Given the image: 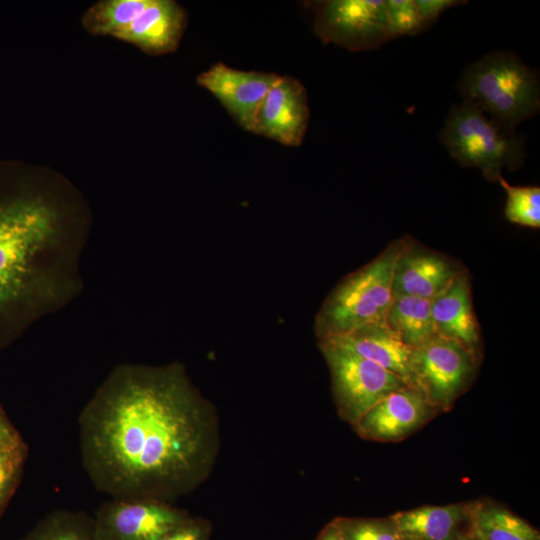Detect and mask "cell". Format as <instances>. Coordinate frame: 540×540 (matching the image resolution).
<instances>
[{"label":"cell","mask_w":540,"mask_h":540,"mask_svg":"<svg viewBox=\"0 0 540 540\" xmlns=\"http://www.w3.org/2000/svg\"><path fill=\"white\" fill-rule=\"evenodd\" d=\"M78 423L84 470L112 498L170 503L205 481L217 455L214 409L178 362L115 366Z\"/></svg>","instance_id":"1"},{"label":"cell","mask_w":540,"mask_h":540,"mask_svg":"<svg viewBox=\"0 0 540 540\" xmlns=\"http://www.w3.org/2000/svg\"><path fill=\"white\" fill-rule=\"evenodd\" d=\"M92 212L45 166L0 164V349L77 298Z\"/></svg>","instance_id":"2"},{"label":"cell","mask_w":540,"mask_h":540,"mask_svg":"<svg viewBox=\"0 0 540 540\" xmlns=\"http://www.w3.org/2000/svg\"><path fill=\"white\" fill-rule=\"evenodd\" d=\"M408 239L393 241L379 256L346 276L327 296L314 324L318 340L385 324L393 300L396 262Z\"/></svg>","instance_id":"3"},{"label":"cell","mask_w":540,"mask_h":540,"mask_svg":"<svg viewBox=\"0 0 540 540\" xmlns=\"http://www.w3.org/2000/svg\"><path fill=\"white\" fill-rule=\"evenodd\" d=\"M457 89L507 132L540 110L538 76L512 52L494 51L466 67Z\"/></svg>","instance_id":"4"},{"label":"cell","mask_w":540,"mask_h":540,"mask_svg":"<svg viewBox=\"0 0 540 540\" xmlns=\"http://www.w3.org/2000/svg\"><path fill=\"white\" fill-rule=\"evenodd\" d=\"M440 139L453 159L480 169L489 181H497L503 168L519 169L527 156L520 135L504 131L467 100L451 108Z\"/></svg>","instance_id":"5"},{"label":"cell","mask_w":540,"mask_h":540,"mask_svg":"<svg viewBox=\"0 0 540 540\" xmlns=\"http://www.w3.org/2000/svg\"><path fill=\"white\" fill-rule=\"evenodd\" d=\"M319 348L328 365L339 416L352 427L377 402L407 385L381 366L330 341Z\"/></svg>","instance_id":"6"},{"label":"cell","mask_w":540,"mask_h":540,"mask_svg":"<svg viewBox=\"0 0 540 540\" xmlns=\"http://www.w3.org/2000/svg\"><path fill=\"white\" fill-rule=\"evenodd\" d=\"M477 355L461 343L436 335L412 349L410 386L437 412L448 411L470 384Z\"/></svg>","instance_id":"7"},{"label":"cell","mask_w":540,"mask_h":540,"mask_svg":"<svg viewBox=\"0 0 540 540\" xmlns=\"http://www.w3.org/2000/svg\"><path fill=\"white\" fill-rule=\"evenodd\" d=\"M386 0H328L319 2L314 31L324 43L353 52L378 49L388 41Z\"/></svg>","instance_id":"8"},{"label":"cell","mask_w":540,"mask_h":540,"mask_svg":"<svg viewBox=\"0 0 540 540\" xmlns=\"http://www.w3.org/2000/svg\"><path fill=\"white\" fill-rule=\"evenodd\" d=\"M189 517L170 503L112 498L93 517L96 540H159Z\"/></svg>","instance_id":"9"},{"label":"cell","mask_w":540,"mask_h":540,"mask_svg":"<svg viewBox=\"0 0 540 540\" xmlns=\"http://www.w3.org/2000/svg\"><path fill=\"white\" fill-rule=\"evenodd\" d=\"M279 75L235 69L222 62L197 76V84L209 91L245 130L252 132L260 105Z\"/></svg>","instance_id":"10"},{"label":"cell","mask_w":540,"mask_h":540,"mask_svg":"<svg viewBox=\"0 0 540 540\" xmlns=\"http://www.w3.org/2000/svg\"><path fill=\"white\" fill-rule=\"evenodd\" d=\"M309 118L303 84L291 76H279L259 107L252 133L297 147L304 140Z\"/></svg>","instance_id":"11"},{"label":"cell","mask_w":540,"mask_h":540,"mask_svg":"<svg viewBox=\"0 0 540 540\" xmlns=\"http://www.w3.org/2000/svg\"><path fill=\"white\" fill-rule=\"evenodd\" d=\"M436 412L417 389L406 386L377 402L353 429L365 440L395 442L416 431Z\"/></svg>","instance_id":"12"},{"label":"cell","mask_w":540,"mask_h":540,"mask_svg":"<svg viewBox=\"0 0 540 540\" xmlns=\"http://www.w3.org/2000/svg\"><path fill=\"white\" fill-rule=\"evenodd\" d=\"M462 272L447 257L408 241L395 265L393 297L407 295L433 300Z\"/></svg>","instance_id":"13"},{"label":"cell","mask_w":540,"mask_h":540,"mask_svg":"<svg viewBox=\"0 0 540 540\" xmlns=\"http://www.w3.org/2000/svg\"><path fill=\"white\" fill-rule=\"evenodd\" d=\"M186 25V12L178 2L150 0L116 39L130 43L148 55H165L176 51Z\"/></svg>","instance_id":"14"},{"label":"cell","mask_w":540,"mask_h":540,"mask_svg":"<svg viewBox=\"0 0 540 540\" xmlns=\"http://www.w3.org/2000/svg\"><path fill=\"white\" fill-rule=\"evenodd\" d=\"M391 517L403 540H460L472 531L471 503L426 505Z\"/></svg>","instance_id":"15"},{"label":"cell","mask_w":540,"mask_h":540,"mask_svg":"<svg viewBox=\"0 0 540 540\" xmlns=\"http://www.w3.org/2000/svg\"><path fill=\"white\" fill-rule=\"evenodd\" d=\"M432 317L437 335L453 339L477 355L480 345L479 328L465 272L432 300Z\"/></svg>","instance_id":"16"},{"label":"cell","mask_w":540,"mask_h":540,"mask_svg":"<svg viewBox=\"0 0 540 540\" xmlns=\"http://www.w3.org/2000/svg\"><path fill=\"white\" fill-rule=\"evenodd\" d=\"M381 366L410 386L412 348L387 323L361 328L347 335L325 339Z\"/></svg>","instance_id":"17"},{"label":"cell","mask_w":540,"mask_h":540,"mask_svg":"<svg viewBox=\"0 0 540 540\" xmlns=\"http://www.w3.org/2000/svg\"><path fill=\"white\" fill-rule=\"evenodd\" d=\"M386 323L412 349L437 335L432 317V300L421 297H393Z\"/></svg>","instance_id":"18"},{"label":"cell","mask_w":540,"mask_h":540,"mask_svg":"<svg viewBox=\"0 0 540 540\" xmlns=\"http://www.w3.org/2000/svg\"><path fill=\"white\" fill-rule=\"evenodd\" d=\"M471 519L473 532L483 540H540L538 530L493 502H471Z\"/></svg>","instance_id":"19"},{"label":"cell","mask_w":540,"mask_h":540,"mask_svg":"<svg viewBox=\"0 0 540 540\" xmlns=\"http://www.w3.org/2000/svg\"><path fill=\"white\" fill-rule=\"evenodd\" d=\"M149 3L150 0H101L82 14L81 23L91 35L116 39Z\"/></svg>","instance_id":"20"},{"label":"cell","mask_w":540,"mask_h":540,"mask_svg":"<svg viewBox=\"0 0 540 540\" xmlns=\"http://www.w3.org/2000/svg\"><path fill=\"white\" fill-rule=\"evenodd\" d=\"M24 540H96L93 517L80 511L46 514Z\"/></svg>","instance_id":"21"},{"label":"cell","mask_w":540,"mask_h":540,"mask_svg":"<svg viewBox=\"0 0 540 540\" xmlns=\"http://www.w3.org/2000/svg\"><path fill=\"white\" fill-rule=\"evenodd\" d=\"M506 192L504 209L508 221L530 228L540 227V188L510 185L502 176L497 180Z\"/></svg>","instance_id":"22"},{"label":"cell","mask_w":540,"mask_h":540,"mask_svg":"<svg viewBox=\"0 0 540 540\" xmlns=\"http://www.w3.org/2000/svg\"><path fill=\"white\" fill-rule=\"evenodd\" d=\"M344 540H403L394 519L337 517L333 519Z\"/></svg>","instance_id":"23"},{"label":"cell","mask_w":540,"mask_h":540,"mask_svg":"<svg viewBox=\"0 0 540 540\" xmlns=\"http://www.w3.org/2000/svg\"><path fill=\"white\" fill-rule=\"evenodd\" d=\"M385 25L388 41L402 36H415L426 29L414 0H387Z\"/></svg>","instance_id":"24"},{"label":"cell","mask_w":540,"mask_h":540,"mask_svg":"<svg viewBox=\"0 0 540 540\" xmlns=\"http://www.w3.org/2000/svg\"><path fill=\"white\" fill-rule=\"evenodd\" d=\"M27 456V448L0 452V511L14 491Z\"/></svg>","instance_id":"25"},{"label":"cell","mask_w":540,"mask_h":540,"mask_svg":"<svg viewBox=\"0 0 540 540\" xmlns=\"http://www.w3.org/2000/svg\"><path fill=\"white\" fill-rule=\"evenodd\" d=\"M210 532L211 526L206 520L189 516L159 540H208Z\"/></svg>","instance_id":"26"},{"label":"cell","mask_w":540,"mask_h":540,"mask_svg":"<svg viewBox=\"0 0 540 540\" xmlns=\"http://www.w3.org/2000/svg\"><path fill=\"white\" fill-rule=\"evenodd\" d=\"M414 2L426 29L449 8L466 3V1L458 0H414Z\"/></svg>","instance_id":"27"},{"label":"cell","mask_w":540,"mask_h":540,"mask_svg":"<svg viewBox=\"0 0 540 540\" xmlns=\"http://www.w3.org/2000/svg\"><path fill=\"white\" fill-rule=\"evenodd\" d=\"M25 448L27 446L0 406V452H13Z\"/></svg>","instance_id":"28"},{"label":"cell","mask_w":540,"mask_h":540,"mask_svg":"<svg viewBox=\"0 0 540 540\" xmlns=\"http://www.w3.org/2000/svg\"><path fill=\"white\" fill-rule=\"evenodd\" d=\"M315 540H344L335 521L329 522L318 534Z\"/></svg>","instance_id":"29"},{"label":"cell","mask_w":540,"mask_h":540,"mask_svg":"<svg viewBox=\"0 0 540 540\" xmlns=\"http://www.w3.org/2000/svg\"><path fill=\"white\" fill-rule=\"evenodd\" d=\"M460 540H483L479 536H477L473 530L466 534L464 537H462Z\"/></svg>","instance_id":"30"}]
</instances>
